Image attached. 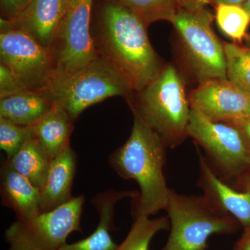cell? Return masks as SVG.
<instances>
[{
  "label": "cell",
  "mask_w": 250,
  "mask_h": 250,
  "mask_svg": "<svg viewBox=\"0 0 250 250\" xmlns=\"http://www.w3.org/2000/svg\"><path fill=\"white\" fill-rule=\"evenodd\" d=\"M147 27L113 0H94L90 34L99 58L116 72L134 93L152 82L164 65L151 44Z\"/></svg>",
  "instance_id": "6da1fadb"
},
{
  "label": "cell",
  "mask_w": 250,
  "mask_h": 250,
  "mask_svg": "<svg viewBox=\"0 0 250 250\" xmlns=\"http://www.w3.org/2000/svg\"><path fill=\"white\" fill-rule=\"evenodd\" d=\"M166 147L159 135L134 116L129 137L108 158V164L120 177L139 184L134 218L155 215L167 207L170 189L164 173Z\"/></svg>",
  "instance_id": "7a4b0ae2"
},
{
  "label": "cell",
  "mask_w": 250,
  "mask_h": 250,
  "mask_svg": "<svg viewBox=\"0 0 250 250\" xmlns=\"http://www.w3.org/2000/svg\"><path fill=\"white\" fill-rule=\"evenodd\" d=\"M127 102L138 116L159 135L166 147L174 148L187 139L190 119L185 81L172 64L163 67L152 82Z\"/></svg>",
  "instance_id": "3957f363"
},
{
  "label": "cell",
  "mask_w": 250,
  "mask_h": 250,
  "mask_svg": "<svg viewBox=\"0 0 250 250\" xmlns=\"http://www.w3.org/2000/svg\"><path fill=\"white\" fill-rule=\"evenodd\" d=\"M170 233L162 250H206L212 235L232 234L236 219L206 195H188L170 189L166 208Z\"/></svg>",
  "instance_id": "277c9868"
},
{
  "label": "cell",
  "mask_w": 250,
  "mask_h": 250,
  "mask_svg": "<svg viewBox=\"0 0 250 250\" xmlns=\"http://www.w3.org/2000/svg\"><path fill=\"white\" fill-rule=\"evenodd\" d=\"M42 91L54 106L63 109L74 121L95 104L116 96L127 100L134 94L123 78L98 57L80 70L56 78Z\"/></svg>",
  "instance_id": "5b68a950"
},
{
  "label": "cell",
  "mask_w": 250,
  "mask_h": 250,
  "mask_svg": "<svg viewBox=\"0 0 250 250\" xmlns=\"http://www.w3.org/2000/svg\"><path fill=\"white\" fill-rule=\"evenodd\" d=\"M213 21L207 8H179L172 22L182 62L198 84L210 79H227L224 43L213 31Z\"/></svg>",
  "instance_id": "8992f818"
},
{
  "label": "cell",
  "mask_w": 250,
  "mask_h": 250,
  "mask_svg": "<svg viewBox=\"0 0 250 250\" xmlns=\"http://www.w3.org/2000/svg\"><path fill=\"white\" fill-rule=\"evenodd\" d=\"M84 202V196L79 195L31 220H16L4 233L9 250H60L70 233L82 232Z\"/></svg>",
  "instance_id": "52a82bcc"
},
{
  "label": "cell",
  "mask_w": 250,
  "mask_h": 250,
  "mask_svg": "<svg viewBox=\"0 0 250 250\" xmlns=\"http://www.w3.org/2000/svg\"><path fill=\"white\" fill-rule=\"evenodd\" d=\"M187 134L203 148L214 170L225 178L237 180L250 171V147L233 125L210 121L191 109Z\"/></svg>",
  "instance_id": "ba28073f"
},
{
  "label": "cell",
  "mask_w": 250,
  "mask_h": 250,
  "mask_svg": "<svg viewBox=\"0 0 250 250\" xmlns=\"http://www.w3.org/2000/svg\"><path fill=\"white\" fill-rule=\"evenodd\" d=\"M93 2L69 1L52 49L55 79L80 70L98 57L90 34Z\"/></svg>",
  "instance_id": "9c48e42d"
},
{
  "label": "cell",
  "mask_w": 250,
  "mask_h": 250,
  "mask_svg": "<svg viewBox=\"0 0 250 250\" xmlns=\"http://www.w3.org/2000/svg\"><path fill=\"white\" fill-rule=\"evenodd\" d=\"M0 62L9 67L29 90L45 89L56 77L52 51L17 29L0 31Z\"/></svg>",
  "instance_id": "30bf717a"
},
{
  "label": "cell",
  "mask_w": 250,
  "mask_h": 250,
  "mask_svg": "<svg viewBox=\"0 0 250 250\" xmlns=\"http://www.w3.org/2000/svg\"><path fill=\"white\" fill-rule=\"evenodd\" d=\"M191 109L210 121L227 122L250 116V95L228 79H210L188 95Z\"/></svg>",
  "instance_id": "8fae6325"
},
{
  "label": "cell",
  "mask_w": 250,
  "mask_h": 250,
  "mask_svg": "<svg viewBox=\"0 0 250 250\" xmlns=\"http://www.w3.org/2000/svg\"><path fill=\"white\" fill-rule=\"evenodd\" d=\"M67 4V0H31L14 19L9 21L1 18L0 30L14 29L22 31L52 52Z\"/></svg>",
  "instance_id": "7c38bea8"
},
{
  "label": "cell",
  "mask_w": 250,
  "mask_h": 250,
  "mask_svg": "<svg viewBox=\"0 0 250 250\" xmlns=\"http://www.w3.org/2000/svg\"><path fill=\"white\" fill-rule=\"evenodd\" d=\"M200 177L197 186L204 195L238 220L245 230L250 229V191H239L219 177L205 156L197 149Z\"/></svg>",
  "instance_id": "4fadbf2b"
},
{
  "label": "cell",
  "mask_w": 250,
  "mask_h": 250,
  "mask_svg": "<svg viewBox=\"0 0 250 250\" xmlns=\"http://www.w3.org/2000/svg\"><path fill=\"white\" fill-rule=\"evenodd\" d=\"M139 192L136 190L118 191L109 189L94 196L91 203L99 215L98 226L91 234L80 241L67 244L60 250H116L118 245L113 242L111 231L116 229L114 224L116 204L125 198H137Z\"/></svg>",
  "instance_id": "5bb4252c"
},
{
  "label": "cell",
  "mask_w": 250,
  "mask_h": 250,
  "mask_svg": "<svg viewBox=\"0 0 250 250\" xmlns=\"http://www.w3.org/2000/svg\"><path fill=\"white\" fill-rule=\"evenodd\" d=\"M1 204L14 212L18 220H29L40 215L41 190L4 160L0 170Z\"/></svg>",
  "instance_id": "9a60e30c"
},
{
  "label": "cell",
  "mask_w": 250,
  "mask_h": 250,
  "mask_svg": "<svg viewBox=\"0 0 250 250\" xmlns=\"http://www.w3.org/2000/svg\"><path fill=\"white\" fill-rule=\"evenodd\" d=\"M77 156L70 144L51 161L45 182L41 190V212L58 208L72 198V187Z\"/></svg>",
  "instance_id": "2e32d148"
},
{
  "label": "cell",
  "mask_w": 250,
  "mask_h": 250,
  "mask_svg": "<svg viewBox=\"0 0 250 250\" xmlns=\"http://www.w3.org/2000/svg\"><path fill=\"white\" fill-rule=\"evenodd\" d=\"M54 107L42 90H26L0 99V117L22 126H34Z\"/></svg>",
  "instance_id": "e0dca14e"
},
{
  "label": "cell",
  "mask_w": 250,
  "mask_h": 250,
  "mask_svg": "<svg viewBox=\"0 0 250 250\" xmlns=\"http://www.w3.org/2000/svg\"><path fill=\"white\" fill-rule=\"evenodd\" d=\"M74 122L63 109L54 106L40 121L32 126L34 138L51 159L70 144Z\"/></svg>",
  "instance_id": "ac0fdd59"
},
{
  "label": "cell",
  "mask_w": 250,
  "mask_h": 250,
  "mask_svg": "<svg viewBox=\"0 0 250 250\" xmlns=\"http://www.w3.org/2000/svg\"><path fill=\"white\" fill-rule=\"evenodd\" d=\"M52 160L34 137L28 141L11 159H7L16 172L40 189L45 183Z\"/></svg>",
  "instance_id": "d6986e66"
},
{
  "label": "cell",
  "mask_w": 250,
  "mask_h": 250,
  "mask_svg": "<svg viewBox=\"0 0 250 250\" xmlns=\"http://www.w3.org/2000/svg\"><path fill=\"white\" fill-rule=\"evenodd\" d=\"M134 220L127 236L116 250H150L151 241L156 233L170 228L167 217L151 219L139 216Z\"/></svg>",
  "instance_id": "ffe728a7"
},
{
  "label": "cell",
  "mask_w": 250,
  "mask_h": 250,
  "mask_svg": "<svg viewBox=\"0 0 250 250\" xmlns=\"http://www.w3.org/2000/svg\"><path fill=\"white\" fill-rule=\"evenodd\" d=\"M132 11L149 27L157 21L172 23L180 6L179 0H113Z\"/></svg>",
  "instance_id": "44dd1931"
},
{
  "label": "cell",
  "mask_w": 250,
  "mask_h": 250,
  "mask_svg": "<svg viewBox=\"0 0 250 250\" xmlns=\"http://www.w3.org/2000/svg\"><path fill=\"white\" fill-rule=\"evenodd\" d=\"M227 79L250 95V47L225 42Z\"/></svg>",
  "instance_id": "7402d4cb"
},
{
  "label": "cell",
  "mask_w": 250,
  "mask_h": 250,
  "mask_svg": "<svg viewBox=\"0 0 250 250\" xmlns=\"http://www.w3.org/2000/svg\"><path fill=\"white\" fill-rule=\"evenodd\" d=\"M215 20L222 32L236 43H241L246 37L250 18L241 6L216 5Z\"/></svg>",
  "instance_id": "603a6c76"
},
{
  "label": "cell",
  "mask_w": 250,
  "mask_h": 250,
  "mask_svg": "<svg viewBox=\"0 0 250 250\" xmlns=\"http://www.w3.org/2000/svg\"><path fill=\"white\" fill-rule=\"evenodd\" d=\"M34 137L32 126H22L0 117V148L13 157L31 139Z\"/></svg>",
  "instance_id": "cb8c5ba5"
},
{
  "label": "cell",
  "mask_w": 250,
  "mask_h": 250,
  "mask_svg": "<svg viewBox=\"0 0 250 250\" xmlns=\"http://www.w3.org/2000/svg\"><path fill=\"white\" fill-rule=\"evenodd\" d=\"M26 90H29L9 67L0 62V99Z\"/></svg>",
  "instance_id": "d4e9b609"
},
{
  "label": "cell",
  "mask_w": 250,
  "mask_h": 250,
  "mask_svg": "<svg viewBox=\"0 0 250 250\" xmlns=\"http://www.w3.org/2000/svg\"><path fill=\"white\" fill-rule=\"evenodd\" d=\"M31 0H0L1 18L4 19H14L25 9Z\"/></svg>",
  "instance_id": "484cf974"
},
{
  "label": "cell",
  "mask_w": 250,
  "mask_h": 250,
  "mask_svg": "<svg viewBox=\"0 0 250 250\" xmlns=\"http://www.w3.org/2000/svg\"><path fill=\"white\" fill-rule=\"evenodd\" d=\"M225 123L233 125L241 132L243 139L246 141L247 145L250 149V116L236 118Z\"/></svg>",
  "instance_id": "4316f807"
},
{
  "label": "cell",
  "mask_w": 250,
  "mask_h": 250,
  "mask_svg": "<svg viewBox=\"0 0 250 250\" xmlns=\"http://www.w3.org/2000/svg\"><path fill=\"white\" fill-rule=\"evenodd\" d=\"M179 6L188 11H197L207 8L208 5L214 4L213 0H179Z\"/></svg>",
  "instance_id": "83f0119b"
},
{
  "label": "cell",
  "mask_w": 250,
  "mask_h": 250,
  "mask_svg": "<svg viewBox=\"0 0 250 250\" xmlns=\"http://www.w3.org/2000/svg\"><path fill=\"white\" fill-rule=\"evenodd\" d=\"M234 250H250V229L245 230L243 236L236 243Z\"/></svg>",
  "instance_id": "f1b7e54d"
},
{
  "label": "cell",
  "mask_w": 250,
  "mask_h": 250,
  "mask_svg": "<svg viewBox=\"0 0 250 250\" xmlns=\"http://www.w3.org/2000/svg\"><path fill=\"white\" fill-rule=\"evenodd\" d=\"M237 183L243 190L250 191V171L237 179Z\"/></svg>",
  "instance_id": "f546056e"
},
{
  "label": "cell",
  "mask_w": 250,
  "mask_h": 250,
  "mask_svg": "<svg viewBox=\"0 0 250 250\" xmlns=\"http://www.w3.org/2000/svg\"><path fill=\"white\" fill-rule=\"evenodd\" d=\"M245 1H246V0H213V3L215 5H236V6H241Z\"/></svg>",
  "instance_id": "4dcf8cb0"
},
{
  "label": "cell",
  "mask_w": 250,
  "mask_h": 250,
  "mask_svg": "<svg viewBox=\"0 0 250 250\" xmlns=\"http://www.w3.org/2000/svg\"><path fill=\"white\" fill-rule=\"evenodd\" d=\"M242 7L246 10V12L249 15L250 18V0H246V1L242 5Z\"/></svg>",
  "instance_id": "1f68e13d"
},
{
  "label": "cell",
  "mask_w": 250,
  "mask_h": 250,
  "mask_svg": "<svg viewBox=\"0 0 250 250\" xmlns=\"http://www.w3.org/2000/svg\"><path fill=\"white\" fill-rule=\"evenodd\" d=\"M248 41H249V42H250V38H249V39H248Z\"/></svg>",
  "instance_id": "d6a6232c"
},
{
  "label": "cell",
  "mask_w": 250,
  "mask_h": 250,
  "mask_svg": "<svg viewBox=\"0 0 250 250\" xmlns=\"http://www.w3.org/2000/svg\"><path fill=\"white\" fill-rule=\"evenodd\" d=\"M67 1H68V2H69V1H70V0H67Z\"/></svg>",
  "instance_id": "836d02e7"
}]
</instances>
